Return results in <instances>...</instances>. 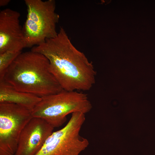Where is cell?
Listing matches in <instances>:
<instances>
[{"mask_svg":"<svg viewBox=\"0 0 155 155\" xmlns=\"http://www.w3.org/2000/svg\"><path fill=\"white\" fill-rule=\"evenodd\" d=\"M32 117L26 108L0 103V155H15L21 133Z\"/></svg>","mask_w":155,"mask_h":155,"instance_id":"8992f818","label":"cell"},{"mask_svg":"<svg viewBox=\"0 0 155 155\" xmlns=\"http://www.w3.org/2000/svg\"><path fill=\"white\" fill-rule=\"evenodd\" d=\"M31 51L48 59L51 72L63 90L88 91L95 84L96 72L92 63L72 44L63 27L55 37Z\"/></svg>","mask_w":155,"mask_h":155,"instance_id":"6da1fadb","label":"cell"},{"mask_svg":"<svg viewBox=\"0 0 155 155\" xmlns=\"http://www.w3.org/2000/svg\"><path fill=\"white\" fill-rule=\"evenodd\" d=\"M20 13L10 8L0 12V53L7 51L22 52L26 48L20 22Z\"/></svg>","mask_w":155,"mask_h":155,"instance_id":"ba28073f","label":"cell"},{"mask_svg":"<svg viewBox=\"0 0 155 155\" xmlns=\"http://www.w3.org/2000/svg\"><path fill=\"white\" fill-rule=\"evenodd\" d=\"M41 98L31 111L32 117L44 119L54 128L62 125L69 114L76 112L85 114L92 108L87 95L77 91L63 90Z\"/></svg>","mask_w":155,"mask_h":155,"instance_id":"3957f363","label":"cell"},{"mask_svg":"<svg viewBox=\"0 0 155 155\" xmlns=\"http://www.w3.org/2000/svg\"><path fill=\"white\" fill-rule=\"evenodd\" d=\"M10 1V0H0V6H4L7 5Z\"/></svg>","mask_w":155,"mask_h":155,"instance_id":"8fae6325","label":"cell"},{"mask_svg":"<svg viewBox=\"0 0 155 155\" xmlns=\"http://www.w3.org/2000/svg\"><path fill=\"white\" fill-rule=\"evenodd\" d=\"M26 19L22 30L26 48L32 47L57 34L59 15L55 11L54 0H25Z\"/></svg>","mask_w":155,"mask_h":155,"instance_id":"277c9868","label":"cell"},{"mask_svg":"<svg viewBox=\"0 0 155 155\" xmlns=\"http://www.w3.org/2000/svg\"><path fill=\"white\" fill-rule=\"evenodd\" d=\"M3 79L16 90L43 97L63 89L42 54L31 51L21 53L6 70Z\"/></svg>","mask_w":155,"mask_h":155,"instance_id":"7a4b0ae2","label":"cell"},{"mask_svg":"<svg viewBox=\"0 0 155 155\" xmlns=\"http://www.w3.org/2000/svg\"><path fill=\"white\" fill-rule=\"evenodd\" d=\"M41 99L34 94L16 90L3 79L0 80V103L15 104L32 111Z\"/></svg>","mask_w":155,"mask_h":155,"instance_id":"9c48e42d","label":"cell"},{"mask_svg":"<svg viewBox=\"0 0 155 155\" xmlns=\"http://www.w3.org/2000/svg\"><path fill=\"white\" fill-rule=\"evenodd\" d=\"M85 115L80 112L72 113L66 125L53 132L35 155H79L89 144L88 140L80 134Z\"/></svg>","mask_w":155,"mask_h":155,"instance_id":"5b68a950","label":"cell"},{"mask_svg":"<svg viewBox=\"0 0 155 155\" xmlns=\"http://www.w3.org/2000/svg\"><path fill=\"white\" fill-rule=\"evenodd\" d=\"M22 52L7 51L0 53V80L3 79L8 68Z\"/></svg>","mask_w":155,"mask_h":155,"instance_id":"30bf717a","label":"cell"},{"mask_svg":"<svg viewBox=\"0 0 155 155\" xmlns=\"http://www.w3.org/2000/svg\"><path fill=\"white\" fill-rule=\"evenodd\" d=\"M54 128L44 119L33 117L21 133L15 155H35Z\"/></svg>","mask_w":155,"mask_h":155,"instance_id":"52a82bcc","label":"cell"}]
</instances>
